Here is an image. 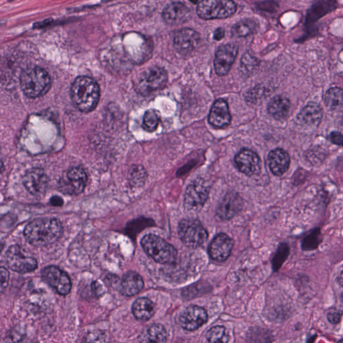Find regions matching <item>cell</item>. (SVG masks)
I'll list each match as a JSON object with an SVG mask.
<instances>
[{
	"label": "cell",
	"mask_w": 343,
	"mask_h": 343,
	"mask_svg": "<svg viewBox=\"0 0 343 343\" xmlns=\"http://www.w3.org/2000/svg\"><path fill=\"white\" fill-rule=\"evenodd\" d=\"M63 233V226L59 219H35L26 226L24 235L30 244L34 246H47L55 243Z\"/></svg>",
	"instance_id": "6da1fadb"
},
{
	"label": "cell",
	"mask_w": 343,
	"mask_h": 343,
	"mask_svg": "<svg viewBox=\"0 0 343 343\" xmlns=\"http://www.w3.org/2000/svg\"><path fill=\"white\" fill-rule=\"evenodd\" d=\"M72 101L77 109L83 112H90L98 105L100 89L97 82L89 77H77L72 84Z\"/></svg>",
	"instance_id": "7a4b0ae2"
},
{
	"label": "cell",
	"mask_w": 343,
	"mask_h": 343,
	"mask_svg": "<svg viewBox=\"0 0 343 343\" xmlns=\"http://www.w3.org/2000/svg\"><path fill=\"white\" fill-rule=\"evenodd\" d=\"M21 85L27 97L37 98L45 95L49 90L51 79L49 73L43 68H29L21 74Z\"/></svg>",
	"instance_id": "3957f363"
},
{
	"label": "cell",
	"mask_w": 343,
	"mask_h": 343,
	"mask_svg": "<svg viewBox=\"0 0 343 343\" xmlns=\"http://www.w3.org/2000/svg\"><path fill=\"white\" fill-rule=\"evenodd\" d=\"M141 244L145 252L159 264H173L177 260V249L160 237L153 234L145 235Z\"/></svg>",
	"instance_id": "277c9868"
},
{
	"label": "cell",
	"mask_w": 343,
	"mask_h": 343,
	"mask_svg": "<svg viewBox=\"0 0 343 343\" xmlns=\"http://www.w3.org/2000/svg\"><path fill=\"white\" fill-rule=\"evenodd\" d=\"M236 11L237 5L233 0H201L197 9V15L205 21L227 19Z\"/></svg>",
	"instance_id": "5b68a950"
},
{
	"label": "cell",
	"mask_w": 343,
	"mask_h": 343,
	"mask_svg": "<svg viewBox=\"0 0 343 343\" xmlns=\"http://www.w3.org/2000/svg\"><path fill=\"white\" fill-rule=\"evenodd\" d=\"M178 232L181 240L189 247L197 248L208 239V232L202 223L194 219H185L179 223Z\"/></svg>",
	"instance_id": "8992f818"
},
{
	"label": "cell",
	"mask_w": 343,
	"mask_h": 343,
	"mask_svg": "<svg viewBox=\"0 0 343 343\" xmlns=\"http://www.w3.org/2000/svg\"><path fill=\"white\" fill-rule=\"evenodd\" d=\"M167 81V74L162 68L153 67L142 72L135 83V89L141 94H149L162 89Z\"/></svg>",
	"instance_id": "52a82bcc"
},
{
	"label": "cell",
	"mask_w": 343,
	"mask_h": 343,
	"mask_svg": "<svg viewBox=\"0 0 343 343\" xmlns=\"http://www.w3.org/2000/svg\"><path fill=\"white\" fill-rule=\"evenodd\" d=\"M8 266L14 272L28 274L37 270V260L33 257L27 256L18 245H13L6 253Z\"/></svg>",
	"instance_id": "ba28073f"
},
{
	"label": "cell",
	"mask_w": 343,
	"mask_h": 343,
	"mask_svg": "<svg viewBox=\"0 0 343 343\" xmlns=\"http://www.w3.org/2000/svg\"><path fill=\"white\" fill-rule=\"evenodd\" d=\"M209 188L202 179H197L187 187L185 195V207L189 211L203 208L209 198Z\"/></svg>",
	"instance_id": "9c48e42d"
},
{
	"label": "cell",
	"mask_w": 343,
	"mask_h": 343,
	"mask_svg": "<svg viewBox=\"0 0 343 343\" xmlns=\"http://www.w3.org/2000/svg\"><path fill=\"white\" fill-rule=\"evenodd\" d=\"M87 183V176L85 170L80 167H74L67 171L59 183L60 190L65 194H81Z\"/></svg>",
	"instance_id": "30bf717a"
},
{
	"label": "cell",
	"mask_w": 343,
	"mask_h": 343,
	"mask_svg": "<svg viewBox=\"0 0 343 343\" xmlns=\"http://www.w3.org/2000/svg\"><path fill=\"white\" fill-rule=\"evenodd\" d=\"M239 47L236 44L227 43L221 45L215 54L214 67L219 76L227 75L238 54Z\"/></svg>",
	"instance_id": "8fae6325"
},
{
	"label": "cell",
	"mask_w": 343,
	"mask_h": 343,
	"mask_svg": "<svg viewBox=\"0 0 343 343\" xmlns=\"http://www.w3.org/2000/svg\"><path fill=\"white\" fill-rule=\"evenodd\" d=\"M42 277L44 281L55 289L59 294L66 296L71 292V279L65 272L57 267H46L42 270Z\"/></svg>",
	"instance_id": "7c38bea8"
},
{
	"label": "cell",
	"mask_w": 343,
	"mask_h": 343,
	"mask_svg": "<svg viewBox=\"0 0 343 343\" xmlns=\"http://www.w3.org/2000/svg\"><path fill=\"white\" fill-rule=\"evenodd\" d=\"M235 165L239 170L248 177L259 175L262 161L258 155L249 149H243L235 157Z\"/></svg>",
	"instance_id": "4fadbf2b"
},
{
	"label": "cell",
	"mask_w": 343,
	"mask_h": 343,
	"mask_svg": "<svg viewBox=\"0 0 343 343\" xmlns=\"http://www.w3.org/2000/svg\"><path fill=\"white\" fill-rule=\"evenodd\" d=\"M233 246L234 240L231 237L225 233H219L209 245V254L213 260L223 262L230 256Z\"/></svg>",
	"instance_id": "5bb4252c"
},
{
	"label": "cell",
	"mask_w": 343,
	"mask_h": 343,
	"mask_svg": "<svg viewBox=\"0 0 343 343\" xmlns=\"http://www.w3.org/2000/svg\"><path fill=\"white\" fill-rule=\"evenodd\" d=\"M208 320V314L205 309L199 306L187 307L180 316L181 326L185 330L194 331L202 326Z\"/></svg>",
	"instance_id": "9a60e30c"
},
{
	"label": "cell",
	"mask_w": 343,
	"mask_h": 343,
	"mask_svg": "<svg viewBox=\"0 0 343 343\" xmlns=\"http://www.w3.org/2000/svg\"><path fill=\"white\" fill-rule=\"evenodd\" d=\"M25 188L34 196H41L46 193L49 178L43 169L34 168L27 172L23 177Z\"/></svg>",
	"instance_id": "2e32d148"
},
{
	"label": "cell",
	"mask_w": 343,
	"mask_h": 343,
	"mask_svg": "<svg viewBox=\"0 0 343 343\" xmlns=\"http://www.w3.org/2000/svg\"><path fill=\"white\" fill-rule=\"evenodd\" d=\"M243 206V199L235 192H229L219 203L217 216L222 221H229L236 216Z\"/></svg>",
	"instance_id": "e0dca14e"
},
{
	"label": "cell",
	"mask_w": 343,
	"mask_h": 343,
	"mask_svg": "<svg viewBox=\"0 0 343 343\" xmlns=\"http://www.w3.org/2000/svg\"><path fill=\"white\" fill-rule=\"evenodd\" d=\"M200 40V35L195 30L183 29L175 34L174 47L181 55H188L196 49Z\"/></svg>",
	"instance_id": "ac0fdd59"
},
{
	"label": "cell",
	"mask_w": 343,
	"mask_h": 343,
	"mask_svg": "<svg viewBox=\"0 0 343 343\" xmlns=\"http://www.w3.org/2000/svg\"><path fill=\"white\" fill-rule=\"evenodd\" d=\"M231 121L228 103L224 99H217L211 107L209 115V123L215 128L221 129L229 126Z\"/></svg>",
	"instance_id": "d6986e66"
},
{
	"label": "cell",
	"mask_w": 343,
	"mask_h": 343,
	"mask_svg": "<svg viewBox=\"0 0 343 343\" xmlns=\"http://www.w3.org/2000/svg\"><path fill=\"white\" fill-rule=\"evenodd\" d=\"M337 7L336 0H314L307 12L305 25L307 28L312 27L319 19L334 11Z\"/></svg>",
	"instance_id": "ffe728a7"
},
{
	"label": "cell",
	"mask_w": 343,
	"mask_h": 343,
	"mask_svg": "<svg viewBox=\"0 0 343 343\" xmlns=\"http://www.w3.org/2000/svg\"><path fill=\"white\" fill-rule=\"evenodd\" d=\"M190 18V11L181 3L169 4L163 9L162 19L169 25H179L186 23Z\"/></svg>",
	"instance_id": "44dd1931"
},
{
	"label": "cell",
	"mask_w": 343,
	"mask_h": 343,
	"mask_svg": "<svg viewBox=\"0 0 343 343\" xmlns=\"http://www.w3.org/2000/svg\"><path fill=\"white\" fill-rule=\"evenodd\" d=\"M268 163L273 174L282 176L290 166V155L283 149H275L269 153Z\"/></svg>",
	"instance_id": "7402d4cb"
},
{
	"label": "cell",
	"mask_w": 343,
	"mask_h": 343,
	"mask_svg": "<svg viewBox=\"0 0 343 343\" xmlns=\"http://www.w3.org/2000/svg\"><path fill=\"white\" fill-rule=\"evenodd\" d=\"M322 117V109L320 105L315 102L308 103L298 115L300 125L306 127H316Z\"/></svg>",
	"instance_id": "603a6c76"
},
{
	"label": "cell",
	"mask_w": 343,
	"mask_h": 343,
	"mask_svg": "<svg viewBox=\"0 0 343 343\" xmlns=\"http://www.w3.org/2000/svg\"><path fill=\"white\" fill-rule=\"evenodd\" d=\"M290 102L284 96L274 97L268 103L269 114L277 120H282L288 116L290 111Z\"/></svg>",
	"instance_id": "cb8c5ba5"
},
{
	"label": "cell",
	"mask_w": 343,
	"mask_h": 343,
	"mask_svg": "<svg viewBox=\"0 0 343 343\" xmlns=\"http://www.w3.org/2000/svg\"><path fill=\"white\" fill-rule=\"evenodd\" d=\"M121 284L123 294L128 296L138 294L142 290L144 286L142 278L135 272H129L125 274Z\"/></svg>",
	"instance_id": "d4e9b609"
},
{
	"label": "cell",
	"mask_w": 343,
	"mask_h": 343,
	"mask_svg": "<svg viewBox=\"0 0 343 343\" xmlns=\"http://www.w3.org/2000/svg\"><path fill=\"white\" fill-rule=\"evenodd\" d=\"M132 312L137 320L146 321L152 317L154 313L153 303L146 298H139L133 302Z\"/></svg>",
	"instance_id": "484cf974"
},
{
	"label": "cell",
	"mask_w": 343,
	"mask_h": 343,
	"mask_svg": "<svg viewBox=\"0 0 343 343\" xmlns=\"http://www.w3.org/2000/svg\"><path fill=\"white\" fill-rule=\"evenodd\" d=\"M257 24L253 19L241 20L231 28V36L236 38H245L256 33Z\"/></svg>",
	"instance_id": "4316f807"
},
{
	"label": "cell",
	"mask_w": 343,
	"mask_h": 343,
	"mask_svg": "<svg viewBox=\"0 0 343 343\" xmlns=\"http://www.w3.org/2000/svg\"><path fill=\"white\" fill-rule=\"evenodd\" d=\"M167 339L166 330L162 325L154 324L147 329L141 341L148 342H165Z\"/></svg>",
	"instance_id": "83f0119b"
},
{
	"label": "cell",
	"mask_w": 343,
	"mask_h": 343,
	"mask_svg": "<svg viewBox=\"0 0 343 343\" xmlns=\"http://www.w3.org/2000/svg\"><path fill=\"white\" fill-rule=\"evenodd\" d=\"M325 103L326 106L332 110H336L342 107V90L338 87L329 89L325 95Z\"/></svg>",
	"instance_id": "f1b7e54d"
},
{
	"label": "cell",
	"mask_w": 343,
	"mask_h": 343,
	"mask_svg": "<svg viewBox=\"0 0 343 343\" xmlns=\"http://www.w3.org/2000/svg\"><path fill=\"white\" fill-rule=\"evenodd\" d=\"M322 235L320 229H315L310 231L308 235L303 239L302 242V250L305 251H314L318 248L322 243Z\"/></svg>",
	"instance_id": "f546056e"
},
{
	"label": "cell",
	"mask_w": 343,
	"mask_h": 343,
	"mask_svg": "<svg viewBox=\"0 0 343 343\" xmlns=\"http://www.w3.org/2000/svg\"><path fill=\"white\" fill-rule=\"evenodd\" d=\"M290 255V247L286 243L279 245L278 249L273 257L272 264L273 270L277 272L281 268Z\"/></svg>",
	"instance_id": "4dcf8cb0"
},
{
	"label": "cell",
	"mask_w": 343,
	"mask_h": 343,
	"mask_svg": "<svg viewBox=\"0 0 343 343\" xmlns=\"http://www.w3.org/2000/svg\"><path fill=\"white\" fill-rule=\"evenodd\" d=\"M160 115L154 109L147 111L143 116L142 126L145 131H154L158 127Z\"/></svg>",
	"instance_id": "1f68e13d"
},
{
	"label": "cell",
	"mask_w": 343,
	"mask_h": 343,
	"mask_svg": "<svg viewBox=\"0 0 343 343\" xmlns=\"http://www.w3.org/2000/svg\"><path fill=\"white\" fill-rule=\"evenodd\" d=\"M207 339L210 342H225L228 341L226 329L223 326L212 327L207 333Z\"/></svg>",
	"instance_id": "d6a6232c"
},
{
	"label": "cell",
	"mask_w": 343,
	"mask_h": 343,
	"mask_svg": "<svg viewBox=\"0 0 343 343\" xmlns=\"http://www.w3.org/2000/svg\"><path fill=\"white\" fill-rule=\"evenodd\" d=\"M256 7L259 11L265 12V13H274L278 10L279 5L274 0H266V1L257 3Z\"/></svg>",
	"instance_id": "836d02e7"
},
{
	"label": "cell",
	"mask_w": 343,
	"mask_h": 343,
	"mask_svg": "<svg viewBox=\"0 0 343 343\" xmlns=\"http://www.w3.org/2000/svg\"><path fill=\"white\" fill-rule=\"evenodd\" d=\"M10 280V273L9 270L4 267H0V295L5 292L6 289L9 286Z\"/></svg>",
	"instance_id": "e575fe53"
},
{
	"label": "cell",
	"mask_w": 343,
	"mask_h": 343,
	"mask_svg": "<svg viewBox=\"0 0 343 343\" xmlns=\"http://www.w3.org/2000/svg\"><path fill=\"white\" fill-rule=\"evenodd\" d=\"M257 65V59L249 53H245L241 61V67L245 69H253Z\"/></svg>",
	"instance_id": "d590c367"
},
{
	"label": "cell",
	"mask_w": 343,
	"mask_h": 343,
	"mask_svg": "<svg viewBox=\"0 0 343 343\" xmlns=\"http://www.w3.org/2000/svg\"><path fill=\"white\" fill-rule=\"evenodd\" d=\"M341 316H342L341 313L337 312V311H332V312H329L327 315V318L331 324H336L340 322Z\"/></svg>",
	"instance_id": "8d00e7d4"
},
{
	"label": "cell",
	"mask_w": 343,
	"mask_h": 343,
	"mask_svg": "<svg viewBox=\"0 0 343 343\" xmlns=\"http://www.w3.org/2000/svg\"><path fill=\"white\" fill-rule=\"evenodd\" d=\"M53 20L49 19L41 22H38L33 25V29L41 30L50 27L53 23Z\"/></svg>",
	"instance_id": "74e56055"
},
{
	"label": "cell",
	"mask_w": 343,
	"mask_h": 343,
	"mask_svg": "<svg viewBox=\"0 0 343 343\" xmlns=\"http://www.w3.org/2000/svg\"><path fill=\"white\" fill-rule=\"evenodd\" d=\"M330 140L334 144L342 145V133L340 132H337V131H334V132L331 133L330 134Z\"/></svg>",
	"instance_id": "f35d334b"
},
{
	"label": "cell",
	"mask_w": 343,
	"mask_h": 343,
	"mask_svg": "<svg viewBox=\"0 0 343 343\" xmlns=\"http://www.w3.org/2000/svg\"><path fill=\"white\" fill-rule=\"evenodd\" d=\"M225 31L223 28L219 27L215 30L213 34V39L215 41H220L225 37Z\"/></svg>",
	"instance_id": "ab89813d"
},
{
	"label": "cell",
	"mask_w": 343,
	"mask_h": 343,
	"mask_svg": "<svg viewBox=\"0 0 343 343\" xmlns=\"http://www.w3.org/2000/svg\"><path fill=\"white\" fill-rule=\"evenodd\" d=\"M51 204L55 207H61L63 205V200L61 197L55 196L51 199Z\"/></svg>",
	"instance_id": "60d3db41"
},
{
	"label": "cell",
	"mask_w": 343,
	"mask_h": 343,
	"mask_svg": "<svg viewBox=\"0 0 343 343\" xmlns=\"http://www.w3.org/2000/svg\"><path fill=\"white\" fill-rule=\"evenodd\" d=\"M4 169H5V166H4L3 163L0 161V174L3 173Z\"/></svg>",
	"instance_id": "b9f144b4"
},
{
	"label": "cell",
	"mask_w": 343,
	"mask_h": 343,
	"mask_svg": "<svg viewBox=\"0 0 343 343\" xmlns=\"http://www.w3.org/2000/svg\"><path fill=\"white\" fill-rule=\"evenodd\" d=\"M189 1L193 3V5H197V4H198L199 0H189Z\"/></svg>",
	"instance_id": "7bdbcfd3"
},
{
	"label": "cell",
	"mask_w": 343,
	"mask_h": 343,
	"mask_svg": "<svg viewBox=\"0 0 343 343\" xmlns=\"http://www.w3.org/2000/svg\"><path fill=\"white\" fill-rule=\"evenodd\" d=\"M8 1H9V3H12V2L15 1V0H8Z\"/></svg>",
	"instance_id": "ee69618b"
}]
</instances>
